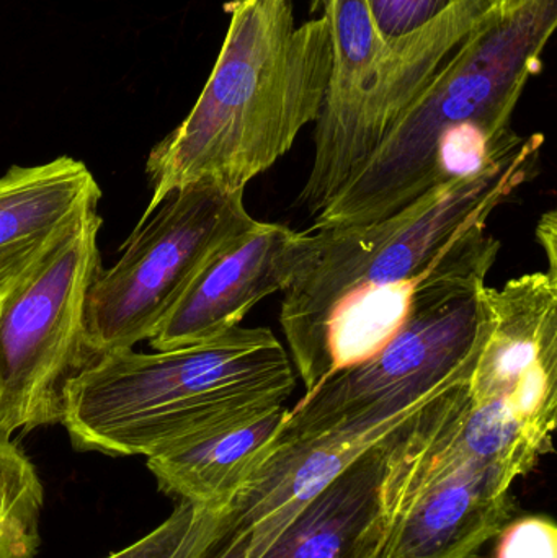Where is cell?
<instances>
[{
  "label": "cell",
  "instance_id": "1",
  "mask_svg": "<svg viewBox=\"0 0 557 558\" xmlns=\"http://www.w3.org/2000/svg\"><path fill=\"white\" fill-rule=\"evenodd\" d=\"M215 68L189 117L150 150V196L140 222L196 183L245 186L316 123L332 72L326 16L296 25L291 0H232Z\"/></svg>",
  "mask_w": 557,
  "mask_h": 558
},
{
  "label": "cell",
  "instance_id": "2",
  "mask_svg": "<svg viewBox=\"0 0 557 558\" xmlns=\"http://www.w3.org/2000/svg\"><path fill=\"white\" fill-rule=\"evenodd\" d=\"M557 0L493 10L458 46L313 228L373 225L473 172L512 117L555 32Z\"/></svg>",
  "mask_w": 557,
  "mask_h": 558
},
{
  "label": "cell",
  "instance_id": "3",
  "mask_svg": "<svg viewBox=\"0 0 557 558\" xmlns=\"http://www.w3.org/2000/svg\"><path fill=\"white\" fill-rule=\"evenodd\" d=\"M294 387L277 335L238 327L177 350L95 357L69 386L61 425L77 451L150 458L235 416L287 403Z\"/></svg>",
  "mask_w": 557,
  "mask_h": 558
},
{
  "label": "cell",
  "instance_id": "4",
  "mask_svg": "<svg viewBox=\"0 0 557 558\" xmlns=\"http://www.w3.org/2000/svg\"><path fill=\"white\" fill-rule=\"evenodd\" d=\"M543 144V134L525 137L499 166L438 186L373 225L307 229L306 262L284 289L280 308L300 379L310 371L324 324L340 302L421 277L468 232L487 226L493 213L533 179Z\"/></svg>",
  "mask_w": 557,
  "mask_h": 558
},
{
  "label": "cell",
  "instance_id": "5",
  "mask_svg": "<svg viewBox=\"0 0 557 558\" xmlns=\"http://www.w3.org/2000/svg\"><path fill=\"white\" fill-rule=\"evenodd\" d=\"M332 36V72L314 131V159L298 206L311 219L362 170L389 131L493 12L497 0H461L424 28L386 38L366 0H317Z\"/></svg>",
  "mask_w": 557,
  "mask_h": 558
},
{
  "label": "cell",
  "instance_id": "6",
  "mask_svg": "<svg viewBox=\"0 0 557 558\" xmlns=\"http://www.w3.org/2000/svg\"><path fill=\"white\" fill-rule=\"evenodd\" d=\"M97 213L65 232L0 295V432L61 425L72 380L95 360L88 292L101 271Z\"/></svg>",
  "mask_w": 557,
  "mask_h": 558
},
{
  "label": "cell",
  "instance_id": "7",
  "mask_svg": "<svg viewBox=\"0 0 557 558\" xmlns=\"http://www.w3.org/2000/svg\"><path fill=\"white\" fill-rule=\"evenodd\" d=\"M255 225L244 192L196 183L167 196L92 284L85 325L94 357L153 338L213 257Z\"/></svg>",
  "mask_w": 557,
  "mask_h": 558
},
{
  "label": "cell",
  "instance_id": "8",
  "mask_svg": "<svg viewBox=\"0 0 557 558\" xmlns=\"http://www.w3.org/2000/svg\"><path fill=\"white\" fill-rule=\"evenodd\" d=\"M473 356L396 433L386 462V534L376 558H477L516 513L510 488L438 451L435 429Z\"/></svg>",
  "mask_w": 557,
  "mask_h": 558
},
{
  "label": "cell",
  "instance_id": "9",
  "mask_svg": "<svg viewBox=\"0 0 557 558\" xmlns=\"http://www.w3.org/2000/svg\"><path fill=\"white\" fill-rule=\"evenodd\" d=\"M483 288L425 308L378 353L311 387L288 409L278 433L323 432L408 412L427 400L483 341Z\"/></svg>",
  "mask_w": 557,
  "mask_h": 558
},
{
  "label": "cell",
  "instance_id": "10",
  "mask_svg": "<svg viewBox=\"0 0 557 558\" xmlns=\"http://www.w3.org/2000/svg\"><path fill=\"white\" fill-rule=\"evenodd\" d=\"M486 333L468 380L470 403L512 420L545 454L555 451L557 275L481 289Z\"/></svg>",
  "mask_w": 557,
  "mask_h": 558
},
{
  "label": "cell",
  "instance_id": "11",
  "mask_svg": "<svg viewBox=\"0 0 557 558\" xmlns=\"http://www.w3.org/2000/svg\"><path fill=\"white\" fill-rule=\"evenodd\" d=\"M310 231L257 221L232 239L192 282L149 338L154 351L221 337L275 292H284L307 258Z\"/></svg>",
  "mask_w": 557,
  "mask_h": 558
},
{
  "label": "cell",
  "instance_id": "12",
  "mask_svg": "<svg viewBox=\"0 0 557 558\" xmlns=\"http://www.w3.org/2000/svg\"><path fill=\"white\" fill-rule=\"evenodd\" d=\"M438 389L414 409L396 415L376 416L304 435L278 433L267 454L229 504L247 531V558L261 557L311 498L411 420Z\"/></svg>",
  "mask_w": 557,
  "mask_h": 558
},
{
  "label": "cell",
  "instance_id": "13",
  "mask_svg": "<svg viewBox=\"0 0 557 558\" xmlns=\"http://www.w3.org/2000/svg\"><path fill=\"white\" fill-rule=\"evenodd\" d=\"M101 190L81 160L13 166L0 179V295L65 232L97 213Z\"/></svg>",
  "mask_w": 557,
  "mask_h": 558
},
{
  "label": "cell",
  "instance_id": "14",
  "mask_svg": "<svg viewBox=\"0 0 557 558\" xmlns=\"http://www.w3.org/2000/svg\"><path fill=\"white\" fill-rule=\"evenodd\" d=\"M398 429L311 498L258 558H376L386 534L383 481Z\"/></svg>",
  "mask_w": 557,
  "mask_h": 558
},
{
  "label": "cell",
  "instance_id": "15",
  "mask_svg": "<svg viewBox=\"0 0 557 558\" xmlns=\"http://www.w3.org/2000/svg\"><path fill=\"white\" fill-rule=\"evenodd\" d=\"M288 407H267L213 426L160 454L147 469L162 494L199 507H228L280 432Z\"/></svg>",
  "mask_w": 557,
  "mask_h": 558
},
{
  "label": "cell",
  "instance_id": "16",
  "mask_svg": "<svg viewBox=\"0 0 557 558\" xmlns=\"http://www.w3.org/2000/svg\"><path fill=\"white\" fill-rule=\"evenodd\" d=\"M45 488L12 436L0 432V558H35Z\"/></svg>",
  "mask_w": 557,
  "mask_h": 558
},
{
  "label": "cell",
  "instance_id": "17",
  "mask_svg": "<svg viewBox=\"0 0 557 558\" xmlns=\"http://www.w3.org/2000/svg\"><path fill=\"white\" fill-rule=\"evenodd\" d=\"M222 507H199L179 501L156 530L107 558H190Z\"/></svg>",
  "mask_w": 557,
  "mask_h": 558
},
{
  "label": "cell",
  "instance_id": "18",
  "mask_svg": "<svg viewBox=\"0 0 557 558\" xmlns=\"http://www.w3.org/2000/svg\"><path fill=\"white\" fill-rule=\"evenodd\" d=\"M461 0H366L379 33L401 38L424 28Z\"/></svg>",
  "mask_w": 557,
  "mask_h": 558
},
{
  "label": "cell",
  "instance_id": "19",
  "mask_svg": "<svg viewBox=\"0 0 557 558\" xmlns=\"http://www.w3.org/2000/svg\"><path fill=\"white\" fill-rule=\"evenodd\" d=\"M497 537L496 558H557V527L549 518L509 521Z\"/></svg>",
  "mask_w": 557,
  "mask_h": 558
},
{
  "label": "cell",
  "instance_id": "20",
  "mask_svg": "<svg viewBox=\"0 0 557 558\" xmlns=\"http://www.w3.org/2000/svg\"><path fill=\"white\" fill-rule=\"evenodd\" d=\"M249 534L232 508L222 507L190 558H247Z\"/></svg>",
  "mask_w": 557,
  "mask_h": 558
},
{
  "label": "cell",
  "instance_id": "21",
  "mask_svg": "<svg viewBox=\"0 0 557 558\" xmlns=\"http://www.w3.org/2000/svg\"><path fill=\"white\" fill-rule=\"evenodd\" d=\"M536 239L548 258L549 274L557 275V219L555 211L542 216L536 226Z\"/></svg>",
  "mask_w": 557,
  "mask_h": 558
},
{
  "label": "cell",
  "instance_id": "22",
  "mask_svg": "<svg viewBox=\"0 0 557 558\" xmlns=\"http://www.w3.org/2000/svg\"><path fill=\"white\" fill-rule=\"evenodd\" d=\"M525 2H529V0H497V7H499L500 12L507 13L519 9Z\"/></svg>",
  "mask_w": 557,
  "mask_h": 558
}]
</instances>
